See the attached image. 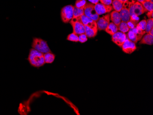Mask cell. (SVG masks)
<instances>
[{
	"label": "cell",
	"instance_id": "cell-32",
	"mask_svg": "<svg viewBox=\"0 0 153 115\" xmlns=\"http://www.w3.org/2000/svg\"><path fill=\"white\" fill-rule=\"evenodd\" d=\"M128 1L130 4H131L137 2V0H128Z\"/></svg>",
	"mask_w": 153,
	"mask_h": 115
},
{
	"label": "cell",
	"instance_id": "cell-29",
	"mask_svg": "<svg viewBox=\"0 0 153 115\" xmlns=\"http://www.w3.org/2000/svg\"><path fill=\"white\" fill-rule=\"evenodd\" d=\"M113 0H100L101 3L106 5H111Z\"/></svg>",
	"mask_w": 153,
	"mask_h": 115
},
{
	"label": "cell",
	"instance_id": "cell-26",
	"mask_svg": "<svg viewBox=\"0 0 153 115\" xmlns=\"http://www.w3.org/2000/svg\"><path fill=\"white\" fill-rule=\"evenodd\" d=\"M146 20H142L140 22H139L136 26V28L143 31H145L146 27Z\"/></svg>",
	"mask_w": 153,
	"mask_h": 115
},
{
	"label": "cell",
	"instance_id": "cell-31",
	"mask_svg": "<svg viewBox=\"0 0 153 115\" xmlns=\"http://www.w3.org/2000/svg\"><path fill=\"white\" fill-rule=\"evenodd\" d=\"M88 1L90 3H92L94 5L98 3L100 1V0H88Z\"/></svg>",
	"mask_w": 153,
	"mask_h": 115
},
{
	"label": "cell",
	"instance_id": "cell-33",
	"mask_svg": "<svg viewBox=\"0 0 153 115\" xmlns=\"http://www.w3.org/2000/svg\"><path fill=\"white\" fill-rule=\"evenodd\" d=\"M150 0H137V1L140 2V3H142V2H145V1H149Z\"/></svg>",
	"mask_w": 153,
	"mask_h": 115
},
{
	"label": "cell",
	"instance_id": "cell-19",
	"mask_svg": "<svg viewBox=\"0 0 153 115\" xmlns=\"http://www.w3.org/2000/svg\"><path fill=\"white\" fill-rule=\"evenodd\" d=\"M111 4L112 5V7L114 9V11L120 12L123 8V3L119 0H113Z\"/></svg>",
	"mask_w": 153,
	"mask_h": 115
},
{
	"label": "cell",
	"instance_id": "cell-30",
	"mask_svg": "<svg viewBox=\"0 0 153 115\" xmlns=\"http://www.w3.org/2000/svg\"><path fill=\"white\" fill-rule=\"evenodd\" d=\"M153 11H150V12H148L147 13V16L148 17L149 19H151L153 18Z\"/></svg>",
	"mask_w": 153,
	"mask_h": 115
},
{
	"label": "cell",
	"instance_id": "cell-24",
	"mask_svg": "<svg viewBox=\"0 0 153 115\" xmlns=\"http://www.w3.org/2000/svg\"><path fill=\"white\" fill-rule=\"evenodd\" d=\"M67 40L71 42H79V36L76 35L74 33H70L67 37Z\"/></svg>",
	"mask_w": 153,
	"mask_h": 115
},
{
	"label": "cell",
	"instance_id": "cell-9",
	"mask_svg": "<svg viewBox=\"0 0 153 115\" xmlns=\"http://www.w3.org/2000/svg\"><path fill=\"white\" fill-rule=\"evenodd\" d=\"M121 47L124 52L129 54L133 53L137 49L136 43L128 38L125 41Z\"/></svg>",
	"mask_w": 153,
	"mask_h": 115
},
{
	"label": "cell",
	"instance_id": "cell-14",
	"mask_svg": "<svg viewBox=\"0 0 153 115\" xmlns=\"http://www.w3.org/2000/svg\"><path fill=\"white\" fill-rule=\"evenodd\" d=\"M110 15V20L112 21V23L115 24L117 26L119 25V24L122 21L119 12L113 11L111 12Z\"/></svg>",
	"mask_w": 153,
	"mask_h": 115
},
{
	"label": "cell",
	"instance_id": "cell-13",
	"mask_svg": "<svg viewBox=\"0 0 153 115\" xmlns=\"http://www.w3.org/2000/svg\"><path fill=\"white\" fill-rule=\"evenodd\" d=\"M81 22L85 26L89 27L92 28H97V23L95 21H94L93 20L90 18H88L86 16L83 14L81 17H79Z\"/></svg>",
	"mask_w": 153,
	"mask_h": 115
},
{
	"label": "cell",
	"instance_id": "cell-35",
	"mask_svg": "<svg viewBox=\"0 0 153 115\" xmlns=\"http://www.w3.org/2000/svg\"><path fill=\"white\" fill-rule=\"evenodd\" d=\"M119 1H120L123 2V3H125V2L128 1V0H119Z\"/></svg>",
	"mask_w": 153,
	"mask_h": 115
},
{
	"label": "cell",
	"instance_id": "cell-16",
	"mask_svg": "<svg viewBox=\"0 0 153 115\" xmlns=\"http://www.w3.org/2000/svg\"><path fill=\"white\" fill-rule=\"evenodd\" d=\"M105 30L108 34L112 36V35H114V33L117 32L118 30L117 26L112 22V23H109Z\"/></svg>",
	"mask_w": 153,
	"mask_h": 115
},
{
	"label": "cell",
	"instance_id": "cell-7",
	"mask_svg": "<svg viewBox=\"0 0 153 115\" xmlns=\"http://www.w3.org/2000/svg\"><path fill=\"white\" fill-rule=\"evenodd\" d=\"M146 12V10L143 7L142 4L138 1L131 4L130 6L129 13L130 16L133 15L139 16Z\"/></svg>",
	"mask_w": 153,
	"mask_h": 115
},
{
	"label": "cell",
	"instance_id": "cell-6",
	"mask_svg": "<svg viewBox=\"0 0 153 115\" xmlns=\"http://www.w3.org/2000/svg\"><path fill=\"white\" fill-rule=\"evenodd\" d=\"M70 23L73 27V32L78 36L85 33V25L81 22L79 18H73Z\"/></svg>",
	"mask_w": 153,
	"mask_h": 115
},
{
	"label": "cell",
	"instance_id": "cell-20",
	"mask_svg": "<svg viewBox=\"0 0 153 115\" xmlns=\"http://www.w3.org/2000/svg\"><path fill=\"white\" fill-rule=\"evenodd\" d=\"M117 27L118 30L120 31V32H122L124 33L128 32L129 30V28L128 26L127 23L123 22V21H121V23H120L119 25Z\"/></svg>",
	"mask_w": 153,
	"mask_h": 115
},
{
	"label": "cell",
	"instance_id": "cell-28",
	"mask_svg": "<svg viewBox=\"0 0 153 115\" xmlns=\"http://www.w3.org/2000/svg\"><path fill=\"white\" fill-rule=\"evenodd\" d=\"M88 40V37L85 33H83L79 35V42L82 43L86 42Z\"/></svg>",
	"mask_w": 153,
	"mask_h": 115
},
{
	"label": "cell",
	"instance_id": "cell-18",
	"mask_svg": "<svg viewBox=\"0 0 153 115\" xmlns=\"http://www.w3.org/2000/svg\"><path fill=\"white\" fill-rule=\"evenodd\" d=\"M45 62V63H51L55 59V55L51 52L44 54Z\"/></svg>",
	"mask_w": 153,
	"mask_h": 115
},
{
	"label": "cell",
	"instance_id": "cell-27",
	"mask_svg": "<svg viewBox=\"0 0 153 115\" xmlns=\"http://www.w3.org/2000/svg\"><path fill=\"white\" fill-rule=\"evenodd\" d=\"M127 23L129 29L135 28L136 27L137 25L138 24V22L131 19H130L129 20Z\"/></svg>",
	"mask_w": 153,
	"mask_h": 115
},
{
	"label": "cell",
	"instance_id": "cell-5",
	"mask_svg": "<svg viewBox=\"0 0 153 115\" xmlns=\"http://www.w3.org/2000/svg\"><path fill=\"white\" fill-rule=\"evenodd\" d=\"M84 14L95 22H97L100 18L99 15L97 14L94 9V4L91 3H87L84 8Z\"/></svg>",
	"mask_w": 153,
	"mask_h": 115
},
{
	"label": "cell",
	"instance_id": "cell-15",
	"mask_svg": "<svg viewBox=\"0 0 153 115\" xmlns=\"http://www.w3.org/2000/svg\"><path fill=\"white\" fill-rule=\"evenodd\" d=\"M85 33L87 37L93 38L96 36L98 33V29L97 28H92L89 27L85 26Z\"/></svg>",
	"mask_w": 153,
	"mask_h": 115
},
{
	"label": "cell",
	"instance_id": "cell-3",
	"mask_svg": "<svg viewBox=\"0 0 153 115\" xmlns=\"http://www.w3.org/2000/svg\"><path fill=\"white\" fill-rule=\"evenodd\" d=\"M145 33V31L141 30L135 27L133 29H129L127 33V38L135 43H137L142 39Z\"/></svg>",
	"mask_w": 153,
	"mask_h": 115
},
{
	"label": "cell",
	"instance_id": "cell-11",
	"mask_svg": "<svg viewBox=\"0 0 153 115\" xmlns=\"http://www.w3.org/2000/svg\"><path fill=\"white\" fill-rule=\"evenodd\" d=\"M131 4L128 1L123 3V7L119 12L122 21L128 22L130 19L129 13V7Z\"/></svg>",
	"mask_w": 153,
	"mask_h": 115
},
{
	"label": "cell",
	"instance_id": "cell-22",
	"mask_svg": "<svg viewBox=\"0 0 153 115\" xmlns=\"http://www.w3.org/2000/svg\"><path fill=\"white\" fill-rule=\"evenodd\" d=\"M87 3L86 0H76L75 6L78 8L84 9Z\"/></svg>",
	"mask_w": 153,
	"mask_h": 115
},
{
	"label": "cell",
	"instance_id": "cell-4",
	"mask_svg": "<svg viewBox=\"0 0 153 115\" xmlns=\"http://www.w3.org/2000/svg\"><path fill=\"white\" fill-rule=\"evenodd\" d=\"M74 6L69 5L65 6L61 10V16L62 21L64 23L70 22L74 17Z\"/></svg>",
	"mask_w": 153,
	"mask_h": 115
},
{
	"label": "cell",
	"instance_id": "cell-1",
	"mask_svg": "<svg viewBox=\"0 0 153 115\" xmlns=\"http://www.w3.org/2000/svg\"><path fill=\"white\" fill-rule=\"evenodd\" d=\"M27 60L32 66L36 68L42 67L45 64L44 53L39 52L34 49L30 50Z\"/></svg>",
	"mask_w": 153,
	"mask_h": 115
},
{
	"label": "cell",
	"instance_id": "cell-34",
	"mask_svg": "<svg viewBox=\"0 0 153 115\" xmlns=\"http://www.w3.org/2000/svg\"><path fill=\"white\" fill-rule=\"evenodd\" d=\"M148 33L150 34V35H151V36H153V28L150 30V31Z\"/></svg>",
	"mask_w": 153,
	"mask_h": 115
},
{
	"label": "cell",
	"instance_id": "cell-12",
	"mask_svg": "<svg viewBox=\"0 0 153 115\" xmlns=\"http://www.w3.org/2000/svg\"><path fill=\"white\" fill-rule=\"evenodd\" d=\"M97 28L99 30H105L107 26L110 23V15L109 14L104 15L103 17L100 18L96 22Z\"/></svg>",
	"mask_w": 153,
	"mask_h": 115
},
{
	"label": "cell",
	"instance_id": "cell-2",
	"mask_svg": "<svg viewBox=\"0 0 153 115\" xmlns=\"http://www.w3.org/2000/svg\"><path fill=\"white\" fill-rule=\"evenodd\" d=\"M32 47L33 48L44 54L51 52L46 42L41 39L38 38H33Z\"/></svg>",
	"mask_w": 153,
	"mask_h": 115
},
{
	"label": "cell",
	"instance_id": "cell-21",
	"mask_svg": "<svg viewBox=\"0 0 153 115\" xmlns=\"http://www.w3.org/2000/svg\"><path fill=\"white\" fill-rule=\"evenodd\" d=\"M84 14V9H81L74 6V18H79Z\"/></svg>",
	"mask_w": 153,
	"mask_h": 115
},
{
	"label": "cell",
	"instance_id": "cell-25",
	"mask_svg": "<svg viewBox=\"0 0 153 115\" xmlns=\"http://www.w3.org/2000/svg\"><path fill=\"white\" fill-rule=\"evenodd\" d=\"M146 21V27L145 31L146 33H148L150 30L153 28V18L149 19Z\"/></svg>",
	"mask_w": 153,
	"mask_h": 115
},
{
	"label": "cell",
	"instance_id": "cell-8",
	"mask_svg": "<svg viewBox=\"0 0 153 115\" xmlns=\"http://www.w3.org/2000/svg\"><path fill=\"white\" fill-rule=\"evenodd\" d=\"M127 38V34L122 32L118 31L112 35L111 37L112 42L120 47H122Z\"/></svg>",
	"mask_w": 153,
	"mask_h": 115
},
{
	"label": "cell",
	"instance_id": "cell-17",
	"mask_svg": "<svg viewBox=\"0 0 153 115\" xmlns=\"http://www.w3.org/2000/svg\"><path fill=\"white\" fill-rule=\"evenodd\" d=\"M140 44L152 45L153 44V36H151L149 33H147L142 38Z\"/></svg>",
	"mask_w": 153,
	"mask_h": 115
},
{
	"label": "cell",
	"instance_id": "cell-23",
	"mask_svg": "<svg viewBox=\"0 0 153 115\" xmlns=\"http://www.w3.org/2000/svg\"><path fill=\"white\" fill-rule=\"evenodd\" d=\"M143 7L146 10L147 12L153 11V3L149 1H145L141 3Z\"/></svg>",
	"mask_w": 153,
	"mask_h": 115
},
{
	"label": "cell",
	"instance_id": "cell-10",
	"mask_svg": "<svg viewBox=\"0 0 153 115\" xmlns=\"http://www.w3.org/2000/svg\"><path fill=\"white\" fill-rule=\"evenodd\" d=\"M94 9L97 14L100 16L110 13L113 10V8L111 5H104L102 3H98L94 5Z\"/></svg>",
	"mask_w": 153,
	"mask_h": 115
}]
</instances>
